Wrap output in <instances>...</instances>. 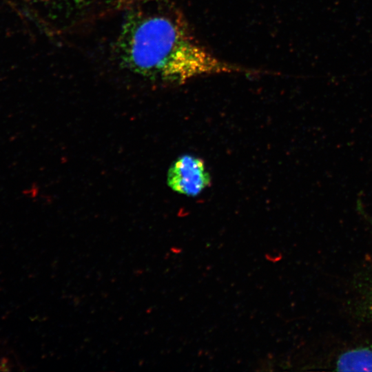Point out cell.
Instances as JSON below:
<instances>
[{
  "mask_svg": "<svg viewBox=\"0 0 372 372\" xmlns=\"http://www.w3.org/2000/svg\"><path fill=\"white\" fill-rule=\"evenodd\" d=\"M114 49L124 69L168 84L207 75L261 73L216 56L197 39L183 16L167 0L148 1L131 8Z\"/></svg>",
  "mask_w": 372,
  "mask_h": 372,
  "instance_id": "6da1fadb",
  "label": "cell"
},
{
  "mask_svg": "<svg viewBox=\"0 0 372 372\" xmlns=\"http://www.w3.org/2000/svg\"><path fill=\"white\" fill-rule=\"evenodd\" d=\"M168 185L186 196H197L210 184V176L199 158L185 155L178 158L167 174Z\"/></svg>",
  "mask_w": 372,
  "mask_h": 372,
  "instance_id": "7a4b0ae2",
  "label": "cell"
},
{
  "mask_svg": "<svg viewBox=\"0 0 372 372\" xmlns=\"http://www.w3.org/2000/svg\"><path fill=\"white\" fill-rule=\"evenodd\" d=\"M339 371H372V347H362L347 350L336 360Z\"/></svg>",
  "mask_w": 372,
  "mask_h": 372,
  "instance_id": "3957f363",
  "label": "cell"
},
{
  "mask_svg": "<svg viewBox=\"0 0 372 372\" xmlns=\"http://www.w3.org/2000/svg\"><path fill=\"white\" fill-rule=\"evenodd\" d=\"M4 367H6V365L0 362V371H1V370H3V371L7 370L6 369H4Z\"/></svg>",
  "mask_w": 372,
  "mask_h": 372,
  "instance_id": "277c9868",
  "label": "cell"
},
{
  "mask_svg": "<svg viewBox=\"0 0 372 372\" xmlns=\"http://www.w3.org/2000/svg\"><path fill=\"white\" fill-rule=\"evenodd\" d=\"M34 1H61V0H34ZM64 2L66 1V0H63ZM70 1V0H69Z\"/></svg>",
  "mask_w": 372,
  "mask_h": 372,
  "instance_id": "5b68a950",
  "label": "cell"
}]
</instances>
